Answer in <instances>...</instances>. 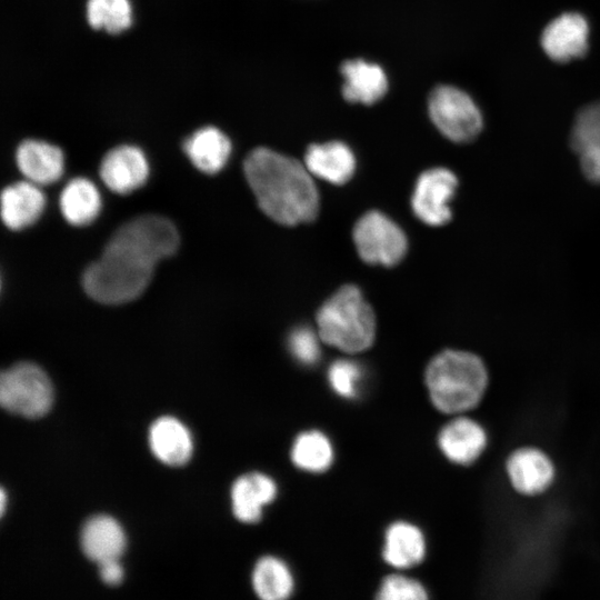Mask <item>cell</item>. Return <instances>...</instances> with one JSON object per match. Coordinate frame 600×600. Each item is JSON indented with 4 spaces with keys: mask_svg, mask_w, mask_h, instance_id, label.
<instances>
[{
    "mask_svg": "<svg viewBox=\"0 0 600 600\" xmlns=\"http://www.w3.org/2000/svg\"><path fill=\"white\" fill-rule=\"evenodd\" d=\"M179 246L174 224L164 217L143 214L120 226L100 258L82 274V287L93 300L119 304L138 298L151 281L156 264Z\"/></svg>",
    "mask_w": 600,
    "mask_h": 600,
    "instance_id": "obj_1",
    "label": "cell"
},
{
    "mask_svg": "<svg viewBox=\"0 0 600 600\" xmlns=\"http://www.w3.org/2000/svg\"><path fill=\"white\" fill-rule=\"evenodd\" d=\"M243 171L260 209L273 221L296 226L317 218L319 193L304 163L257 148L246 158Z\"/></svg>",
    "mask_w": 600,
    "mask_h": 600,
    "instance_id": "obj_2",
    "label": "cell"
},
{
    "mask_svg": "<svg viewBox=\"0 0 600 600\" xmlns=\"http://www.w3.org/2000/svg\"><path fill=\"white\" fill-rule=\"evenodd\" d=\"M426 383L433 404L442 412L459 413L481 400L488 372L473 353L446 350L436 356L426 371Z\"/></svg>",
    "mask_w": 600,
    "mask_h": 600,
    "instance_id": "obj_3",
    "label": "cell"
},
{
    "mask_svg": "<svg viewBox=\"0 0 600 600\" xmlns=\"http://www.w3.org/2000/svg\"><path fill=\"white\" fill-rule=\"evenodd\" d=\"M319 338L344 352L368 349L376 333L372 308L352 284L342 286L317 312Z\"/></svg>",
    "mask_w": 600,
    "mask_h": 600,
    "instance_id": "obj_4",
    "label": "cell"
},
{
    "mask_svg": "<svg viewBox=\"0 0 600 600\" xmlns=\"http://www.w3.org/2000/svg\"><path fill=\"white\" fill-rule=\"evenodd\" d=\"M0 401L12 413L27 418L42 417L52 406L51 381L38 366L18 363L1 374Z\"/></svg>",
    "mask_w": 600,
    "mask_h": 600,
    "instance_id": "obj_5",
    "label": "cell"
},
{
    "mask_svg": "<svg viewBox=\"0 0 600 600\" xmlns=\"http://www.w3.org/2000/svg\"><path fill=\"white\" fill-rule=\"evenodd\" d=\"M429 114L438 130L449 140L470 142L482 130V114L464 91L452 86H439L429 96Z\"/></svg>",
    "mask_w": 600,
    "mask_h": 600,
    "instance_id": "obj_6",
    "label": "cell"
},
{
    "mask_svg": "<svg viewBox=\"0 0 600 600\" xmlns=\"http://www.w3.org/2000/svg\"><path fill=\"white\" fill-rule=\"evenodd\" d=\"M353 242L360 258L369 264L392 267L407 252V238L398 224L379 211L366 212L354 224Z\"/></svg>",
    "mask_w": 600,
    "mask_h": 600,
    "instance_id": "obj_7",
    "label": "cell"
},
{
    "mask_svg": "<svg viewBox=\"0 0 600 600\" xmlns=\"http://www.w3.org/2000/svg\"><path fill=\"white\" fill-rule=\"evenodd\" d=\"M457 187V177L447 168L424 171L417 180L411 199L414 214L429 226L447 223L451 219L449 201Z\"/></svg>",
    "mask_w": 600,
    "mask_h": 600,
    "instance_id": "obj_8",
    "label": "cell"
},
{
    "mask_svg": "<svg viewBox=\"0 0 600 600\" xmlns=\"http://www.w3.org/2000/svg\"><path fill=\"white\" fill-rule=\"evenodd\" d=\"M589 23L577 12H566L550 21L542 31L541 47L556 62L581 58L588 50Z\"/></svg>",
    "mask_w": 600,
    "mask_h": 600,
    "instance_id": "obj_9",
    "label": "cell"
},
{
    "mask_svg": "<svg viewBox=\"0 0 600 600\" xmlns=\"http://www.w3.org/2000/svg\"><path fill=\"white\" fill-rule=\"evenodd\" d=\"M149 164L141 149L122 144L109 150L100 163V177L113 192L127 194L144 184Z\"/></svg>",
    "mask_w": 600,
    "mask_h": 600,
    "instance_id": "obj_10",
    "label": "cell"
},
{
    "mask_svg": "<svg viewBox=\"0 0 600 600\" xmlns=\"http://www.w3.org/2000/svg\"><path fill=\"white\" fill-rule=\"evenodd\" d=\"M507 472L517 491L532 496L544 491L550 486L554 469L542 451L522 448L508 458Z\"/></svg>",
    "mask_w": 600,
    "mask_h": 600,
    "instance_id": "obj_11",
    "label": "cell"
},
{
    "mask_svg": "<svg viewBox=\"0 0 600 600\" xmlns=\"http://www.w3.org/2000/svg\"><path fill=\"white\" fill-rule=\"evenodd\" d=\"M17 166L28 181L50 184L63 173V153L60 148L40 140L22 141L16 152Z\"/></svg>",
    "mask_w": 600,
    "mask_h": 600,
    "instance_id": "obj_12",
    "label": "cell"
},
{
    "mask_svg": "<svg viewBox=\"0 0 600 600\" xmlns=\"http://www.w3.org/2000/svg\"><path fill=\"white\" fill-rule=\"evenodd\" d=\"M303 163L312 177L333 184L346 183L356 169L351 149L340 141L311 144L307 149Z\"/></svg>",
    "mask_w": 600,
    "mask_h": 600,
    "instance_id": "obj_13",
    "label": "cell"
},
{
    "mask_svg": "<svg viewBox=\"0 0 600 600\" xmlns=\"http://www.w3.org/2000/svg\"><path fill=\"white\" fill-rule=\"evenodd\" d=\"M44 194L38 184L20 181L6 187L1 193V218L12 230L34 223L44 208Z\"/></svg>",
    "mask_w": 600,
    "mask_h": 600,
    "instance_id": "obj_14",
    "label": "cell"
},
{
    "mask_svg": "<svg viewBox=\"0 0 600 600\" xmlns=\"http://www.w3.org/2000/svg\"><path fill=\"white\" fill-rule=\"evenodd\" d=\"M487 436L482 427L468 418H458L446 424L439 434V446L452 462L470 464L482 453Z\"/></svg>",
    "mask_w": 600,
    "mask_h": 600,
    "instance_id": "obj_15",
    "label": "cell"
},
{
    "mask_svg": "<svg viewBox=\"0 0 600 600\" xmlns=\"http://www.w3.org/2000/svg\"><path fill=\"white\" fill-rule=\"evenodd\" d=\"M81 548L98 564L119 559L126 548V534L120 523L110 516L90 518L81 530Z\"/></svg>",
    "mask_w": 600,
    "mask_h": 600,
    "instance_id": "obj_16",
    "label": "cell"
},
{
    "mask_svg": "<svg viewBox=\"0 0 600 600\" xmlns=\"http://www.w3.org/2000/svg\"><path fill=\"white\" fill-rule=\"evenodd\" d=\"M277 494V486L266 474L252 472L238 478L231 490L232 510L242 522L260 520L262 509Z\"/></svg>",
    "mask_w": 600,
    "mask_h": 600,
    "instance_id": "obj_17",
    "label": "cell"
},
{
    "mask_svg": "<svg viewBox=\"0 0 600 600\" xmlns=\"http://www.w3.org/2000/svg\"><path fill=\"white\" fill-rule=\"evenodd\" d=\"M344 78L343 98L349 102L372 104L388 90L387 77L378 64L364 60H348L341 66Z\"/></svg>",
    "mask_w": 600,
    "mask_h": 600,
    "instance_id": "obj_18",
    "label": "cell"
},
{
    "mask_svg": "<svg viewBox=\"0 0 600 600\" xmlns=\"http://www.w3.org/2000/svg\"><path fill=\"white\" fill-rule=\"evenodd\" d=\"M149 444L153 454L169 466L186 463L193 450L189 430L173 417H161L152 423Z\"/></svg>",
    "mask_w": 600,
    "mask_h": 600,
    "instance_id": "obj_19",
    "label": "cell"
},
{
    "mask_svg": "<svg viewBox=\"0 0 600 600\" xmlns=\"http://www.w3.org/2000/svg\"><path fill=\"white\" fill-rule=\"evenodd\" d=\"M183 150L197 169L213 174L226 166L231 142L219 129L203 127L184 140Z\"/></svg>",
    "mask_w": 600,
    "mask_h": 600,
    "instance_id": "obj_20",
    "label": "cell"
},
{
    "mask_svg": "<svg viewBox=\"0 0 600 600\" xmlns=\"http://www.w3.org/2000/svg\"><path fill=\"white\" fill-rule=\"evenodd\" d=\"M384 561L397 569L419 564L426 556V540L420 529L408 522L392 523L386 531Z\"/></svg>",
    "mask_w": 600,
    "mask_h": 600,
    "instance_id": "obj_21",
    "label": "cell"
},
{
    "mask_svg": "<svg viewBox=\"0 0 600 600\" xmlns=\"http://www.w3.org/2000/svg\"><path fill=\"white\" fill-rule=\"evenodd\" d=\"M63 218L72 226H87L99 214L101 198L96 186L86 178H74L63 188L59 199Z\"/></svg>",
    "mask_w": 600,
    "mask_h": 600,
    "instance_id": "obj_22",
    "label": "cell"
},
{
    "mask_svg": "<svg viewBox=\"0 0 600 600\" xmlns=\"http://www.w3.org/2000/svg\"><path fill=\"white\" fill-rule=\"evenodd\" d=\"M252 587L260 600H288L294 581L284 561L266 556L260 558L253 568Z\"/></svg>",
    "mask_w": 600,
    "mask_h": 600,
    "instance_id": "obj_23",
    "label": "cell"
},
{
    "mask_svg": "<svg viewBox=\"0 0 600 600\" xmlns=\"http://www.w3.org/2000/svg\"><path fill=\"white\" fill-rule=\"evenodd\" d=\"M291 457L293 463L300 469L321 472L330 467L333 451L324 434L319 431H308L296 439Z\"/></svg>",
    "mask_w": 600,
    "mask_h": 600,
    "instance_id": "obj_24",
    "label": "cell"
},
{
    "mask_svg": "<svg viewBox=\"0 0 600 600\" xmlns=\"http://www.w3.org/2000/svg\"><path fill=\"white\" fill-rule=\"evenodd\" d=\"M87 19L94 29L120 33L132 23V8L129 0H88Z\"/></svg>",
    "mask_w": 600,
    "mask_h": 600,
    "instance_id": "obj_25",
    "label": "cell"
},
{
    "mask_svg": "<svg viewBox=\"0 0 600 600\" xmlns=\"http://www.w3.org/2000/svg\"><path fill=\"white\" fill-rule=\"evenodd\" d=\"M596 144H600V102L579 111L570 134V146L577 153Z\"/></svg>",
    "mask_w": 600,
    "mask_h": 600,
    "instance_id": "obj_26",
    "label": "cell"
},
{
    "mask_svg": "<svg viewBox=\"0 0 600 600\" xmlns=\"http://www.w3.org/2000/svg\"><path fill=\"white\" fill-rule=\"evenodd\" d=\"M376 600H429V596L418 580L402 574H390L382 580Z\"/></svg>",
    "mask_w": 600,
    "mask_h": 600,
    "instance_id": "obj_27",
    "label": "cell"
},
{
    "mask_svg": "<svg viewBox=\"0 0 600 600\" xmlns=\"http://www.w3.org/2000/svg\"><path fill=\"white\" fill-rule=\"evenodd\" d=\"M362 371L358 363L340 359L334 361L328 371L331 388L343 398H353L358 392Z\"/></svg>",
    "mask_w": 600,
    "mask_h": 600,
    "instance_id": "obj_28",
    "label": "cell"
},
{
    "mask_svg": "<svg viewBox=\"0 0 600 600\" xmlns=\"http://www.w3.org/2000/svg\"><path fill=\"white\" fill-rule=\"evenodd\" d=\"M288 346L292 356L302 364H314L320 359L319 339L308 327L293 329L289 336Z\"/></svg>",
    "mask_w": 600,
    "mask_h": 600,
    "instance_id": "obj_29",
    "label": "cell"
},
{
    "mask_svg": "<svg viewBox=\"0 0 600 600\" xmlns=\"http://www.w3.org/2000/svg\"><path fill=\"white\" fill-rule=\"evenodd\" d=\"M578 154L586 178L600 184V144L588 147Z\"/></svg>",
    "mask_w": 600,
    "mask_h": 600,
    "instance_id": "obj_30",
    "label": "cell"
},
{
    "mask_svg": "<svg viewBox=\"0 0 600 600\" xmlns=\"http://www.w3.org/2000/svg\"><path fill=\"white\" fill-rule=\"evenodd\" d=\"M99 567L100 577L107 584L116 586L121 582L123 569L119 563V559L101 562Z\"/></svg>",
    "mask_w": 600,
    "mask_h": 600,
    "instance_id": "obj_31",
    "label": "cell"
},
{
    "mask_svg": "<svg viewBox=\"0 0 600 600\" xmlns=\"http://www.w3.org/2000/svg\"><path fill=\"white\" fill-rule=\"evenodd\" d=\"M0 500H1V504H0V507H1V511L3 512V510H4V507H6V493H4V491H3V490L1 491V497H0Z\"/></svg>",
    "mask_w": 600,
    "mask_h": 600,
    "instance_id": "obj_32",
    "label": "cell"
}]
</instances>
